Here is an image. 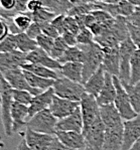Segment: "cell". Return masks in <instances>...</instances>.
Wrapping results in <instances>:
<instances>
[{
  "instance_id": "1",
  "label": "cell",
  "mask_w": 140,
  "mask_h": 150,
  "mask_svg": "<svg viewBox=\"0 0 140 150\" xmlns=\"http://www.w3.org/2000/svg\"><path fill=\"white\" fill-rule=\"evenodd\" d=\"M130 36L129 30H128V22L125 17L119 16L115 18L114 24L111 28L105 31L102 35L96 36L95 42L101 45L104 48H112L117 47L120 43Z\"/></svg>"
},
{
  "instance_id": "2",
  "label": "cell",
  "mask_w": 140,
  "mask_h": 150,
  "mask_svg": "<svg viewBox=\"0 0 140 150\" xmlns=\"http://www.w3.org/2000/svg\"><path fill=\"white\" fill-rule=\"evenodd\" d=\"M80 47L85 52V61L84 70H83V78H84V84L92 77L99 69L102 67L103 59H104V50L101 45L97 42H93L88 45H80Z\"/></svg>"
},
{
  "instance_id": "3",
  "label": "cell",
  "mask_w": 140,
  "mask_h": 150,
  "mask_svg": "<svg viewBox=\"0 0 140 150\" xmlns=\"http://www.w3.org/2000/svg\"><path fill=\"white\" fill-rule=\"evenodd\" d=\"M0 97H1V120L4 127V132L7 136H12L13 124L11 118V109L14 102L13 89L2 76L0 79Z\"/></svg>"
},
{
  "instance_id": "4",
  "label": "cell",
  "mask_w": 140,
  "mask_h": 150,
  "mask_svg": "<svg viewBox=\"0 0 140 150\" xmlns=\"http://www.w3.org/2000/svg\"><path fill=\"white\" fill-rule=\"evenodd\" d=\"M52 88L56 96L74 102H81L83 97L86 94L84 85L71 81L65 77L56 80Z\"/></svg>"
},
{
  "instance_id": "5",
  "label": "cell",
  "mask_w": 140,
  "mask_h": 150,
  "mask_svg": "<svg viewBox=\"0 0 140 150\" xmlns=\"http://www.w3.org/2000/svg\"><path fill=\"white\" fill-rule=\"evenodd\" d=\"M113 81L116 87V98L114 101V105L122 117L123 121H128L135 118L138 114L133 108L130 97L124 88L121 80L116 76H113Z\"/></svg>"
},
{
  "instance_id": "6",
  "label": "cell",
  "mask_w": 140,
  "mask_h": 150,
  "mask_svg": "<svg viewBox=\"0 0 140 150\" xmlns=\"http://www.w3.org/2000/svg\"><path fill=\"white\" fill-rule=\"evenodd\" d=\"M58 121L49 109H45L28 120L27 128L43 134L56 135Z\"/></svg>"
},
{
  "instance_id": "7",
  "label": "cell",
  "mask_w": 140,
  "mask_h": 150,
  "mask_svg": "<svg viewBox=\"0 0 140 150\" xmlns=\"http://www.w3.org/2000/svg\"><path fill=\"white\" fill-rule=\"evenodd\" d=\"M137 50L136 45L132 41L131 38H126L119 45V52H120V71H119V79L123 83H130V74H131V62L132 55Z\"/></svg>"
},
{
  "instance_id": "8",
  "label": "cell",
  "mask_w": 140,
  "mask_h": 150,
  "mask_svg": "<svg viewBox=\"0 0 140 150\" xmlns=\"http://www.w3.org/2000/svg\"><path fill=\"white\" fill-rule=\"evenodd\" d=\"M80 108L84 121V129L89 128L101 118L100 106L97 102V99L90 94L86 93L84 95L80 102Z\"/></svg>"
},
{
  "instance_id": "9",
  "label": "cell",
  "mask_w": 140,
  "mask_h": 150,
  "mask_svg": "<svg viewBox=\"0 0 140 150\" xmlns=\"http://www.w3.org/2000/svg\"><path fill=\"white\" fill-rule=\"evenodd\" d=\"M1 76L8 82V84L14 90H22L31 93L33 96L40 95L42 91L37 89H33L30 85L27 83L26 78L24 76L22 69H16V70H0Z\"/></svg>"
},
{
  "instance_id": "10",
  "label": "cell",
  "mask_w": 140,
  "mask_h": 150,
  "mask_svg": "<svg viewBox=\"0 0 140 150\" xmlns=\"http://www.w3.org/2000/svg\"><path fill=\"white\" fill-rule=\"evenodd\" d=\"M105 132H106V128L101 118L89 128L84 129L83 135L86 139L87 147L92 150H103Z\"/></svg>"
},
{
  "instance_id": "11",
  "label": "cell",
  "mask_w": 140,
  "mask_h": 150,
  "mask_svg": "<svg viewBox=\"0 0 140 150\" xmlns=\"http://www.w3.org/2000/svg\"><path fill=\"white\" fill-rule=\"evenodd\" d=\"M11 118H12L13 124V133H19L21 135H24L29 120L28 106L13 102L12 109H11Z\"/></svg>"
},
{
  "instance_id": "12",
  "label": "cell",
  "mask_w": 140,
  "mask_h": 150,
  "mask_svg": "<svg viewBox=\"0 0 140 150\" xmlns=\"http://www.w3.org/2000/svg\"><path fill=\"white\" fill-rule=\"evenodd\" d=\"M79 107L80 102L66 100V99L59 98V97L54 95L49 109L57 119L61 120L72 115Z\"/></svg>"
},
{
  "instance_id": "13",
  "label": "cell",
  "mask_w": 140,
  "mask_h": 150,
  "mask_svg": "<svg viewBox=\"0 0 140 150\" xmlns=\"http://www.w3.org/2000/svg\"><path fill=\"white\" fill-rule=\"evenodd\" d=\"M124 141L122 150H130L140 137V113L135 118L124 121Z\"/></svg>"
},
{
  "instance_id": "14",
  "label": "cell",
  "mask_w": 140,
  "mask_h": 150,
  "mask_svg": "<svg viewBox=\"0 0 140 150\" xmlns=\"http://www.w3.org/2000/svg\"><path fill=\"white\" fill-rule=\"evenodd\" d=\"M56 135L43 134V133L35 132L29 128H26L23 138L27 145L34 150H47L52 144Z\"/></svg>"
},
{
  "instance_id": "15",
  "label": "cell",
  "mask_w": 140,
  "mask_h": 150,
  "mask_svg": "<svg viewBox=\"0 0 140 150\" xmlns=\"http://www.w3.org/2000/svg\"><path fill=\"white\" fill-rule=\"evenodd\" d=\"M26 54L14 50V52L0 54V70H16L22 69L26 62Z\"/></svg>"
},
{
  "instance_id": "16",
  "label": "cell",
  "mask_w": 140,
  "mask_h": 150,
  "mask_svg": "<svg viewBox=\"0 0 140 150\" xmlns=\"http://www.w3.org/2000/svg\"><path fill=\"white\" fill-rule=\"evenodd\" d=\"M26 62L29 64H38L41 66H45L49 69L54 71H59L62 68V64L59 61L52 59L49 54L45 52L41 48H36L35 50L29 52L26 55Z\"/></svg>"
},
{
  "instance_id": "17",
  "label": "cell",
  "mask_w": 140,
  "mask_h": 150,
  "mask_svg": "<svg viewBox=\"0 0 140 150\" xmlns=\"http://www.w3.org/2000/svg\"><path fill=\"white\" fill-rule=\"evenodd\" d=\"M104 59H103L102 67L106 73L111 74L112 76L119 77L120 71V52L119 47L112 48H104Z\"/></svg>"
},
{
  "instance_id": "18",
  "label": "cell",
  "mask_w": 140,
  "mask_h": 150,
  "mask_svg": "<svg viewBox=\"0 0 140 150\" xmlns=\"http://www.w3.org/2000/svg\"><path fill=\"white\" fill-rule=\"evenodd\" d=\"M54 88L43 91L42 93H40V95H36L33 98L30 105L28 106L29 110V119L31 117H33L34 115H36L37 113L41 112V111L49 109L50 104L52 102V99L54 97Z\"/></svg>"
},
{
  "instance_id": "19",
  "label": "cell",
  "mask_w": 140,
  "mask_h": 150,
  "mask_svg": "<svg viewBox=\"0 0 140 150\" xmlns=\"http://www.w3.org/2000/svg\"><path fill=\"white\" fill-rule=\"evenodd\" d=\"M83 130H84V121L80 107L72 115L59 120L57 124V131H75L83 133Z\"/></svg>"
},
{
  "instance_id": "20",
  "label": "cell",
  "mask_w": 140,
  "mask_h": 150,
  "mask_svg": "<svg viewBox=\"0 0 140 150\" xmlns=\"http://www.w3.org/2000/svg\"><path fill=\"white\" fill-rule=\"evenodd\" d=\"M124 124L114 128H107L103 150H122L124 141Z\"/></svg>"
},
{
  "instance_id": "21",
  "label": "cell",
  "mask_w": 140,
  "mask_h": 150,
  "mask_svg": "<svg viewBox=\"0 0 140 150\" xmlns=\"http://www.w3.org/2000/svg\"><path fill=\"white\" fill-rule=\"evenodd\" d=\"M56 136L59 141L69 148L80 150L87 147L86 139L83 133L75 131H57Z\"/></svg>"
},
{
  "instance_id": "22",
  "label": "cell",
  "mask_w": 140,
  "mask_h": 150,
  "mask_svg": "<svg viewBox=\"0 0 140 150\" xmlns=\"http://www.w3.org/2000/svg\"><path fill=\"white\" fill-rule=\"evenodd\" d=\"M100 116L101 120L104 123L105 128H114L124 124V121L119 114L118 110L114 104H110L106 106L100 107Z\"/></svg>"
},
{
  "instance_id": "23",
  "label": "cell",
  "mask_w": 140,
  "mask_h": 150,
  "mask_svg": "<svg viewBox=\"0 0 140 150\" xmlns=\"http://www.w3.org/2000/svg\"><path fill=\"white\" fill-rule=\"evenodd\" d=\"M116 98V87L113 81V76L109 73L105 74V85L99 96L97 97V102L99 106H106L114 104Z\"/></svg>"
},
{
  "instance_id": "24",
  "label": "cell",
  "mask_w": 140,
  "mask_h": 150,
  "mask_svg": "<svg viewBox=\"0 0 140 150\" xmlns=\"http://www.w3.org/2000/svg\"><path fill=\"white\" fill-rule=\"evenodd\" d=\"M105 74L106 71H104L103 67H101L92 77L89 78V80L84 84L87 94H90L96 98L99 96L100 92L102 91L105 85Z\"/></svg>"
},
{
  "instance_id": "25",
  "label": "cell",
  "mask_w": 140,
  "mask_h": 150,
  "mask_svg": "<svg viewBox=\"0 0 140 150\" xmlns=\"http://www.w3.org/2000/svg\"><path fill=\"white\" fill-rule=\"evenodd\" d=\"M83 70H84V64L82 63H66L62 64L59 73L66 79L84 85Z\"/></svg>"
},
{
  "instance_id": "26",
  "label": "cell",
  "mask_w": 140,
  "mask_h": 150,
  "mask_svg": "<svg viewBox=\"0 0 140 150\" xmlns=\"http://www.w3.org/2000/svg\"><path fill=\"white\" fill-rule=\"evenodd\" d=\"M22 70L28 71L30 73L34 74V75L38 76L41 78H45V79H52V80H58L62 78L63 76L61 75L59 71H54L52 69H49L45 66H41L38 64H25L22 67Z\"/></svg>"
},
{
  "instance_id": "27",
  "label": "cell",
  "mask_w": 140,
  "mask_h": 150,
  "mask_svg": "<svg viewBox=\"0 0 140 150\" xmlns=\"http://www.w3.org/2000/svg\"><path fill=\"white\" fill-rule=\"evenodd\" d=\"M24 76L26 78V81L30 87H33V89H37L40 90V91H47V90L50 89V88L54 87V82L56 80H52V79H45V78H41L38 77V76L34 75V74L30 73L28 71H25L23 70Z\"/></svg>"
},
{
  "instance_id": "28",
  "label": "cell",
  "mask_w": 140,
  "mask_h": 150,
  "mask_svg": "<svg viewBox=\"0 0 140 150\" xmlns=\"http://www.w3.org/2000/svg\"><path fill=\"white\" fill-rule=\"evenodd\" d=\"M85 52L79 45L69 47L63 57L59 59L62 64L66 63H84Z\"/></svg>"
},
{
  "instance_id": "29",
  "label": "cell",
  "mask_w": 140,
  "mask_h": 150,
  "mask_svg": "<svg viewBox=\"0 0 140 150\" xmlns=\"http://www.w3.org/2000/svg\"><path fill=\"white\" fill-rule=\"evenodd\" d=\"M15 40H16L17 50L26 54L35 50L36 48H38L36 40L30 38L25 32L15 34Z\"/></svg>"
},
{
  "instance_id": "30",
  "label": "cell",
  "mask_w": 140,
  "mask_h": 150,
  "mask_svg": "<svg viewBox=\"0 0 140 150\" xmlns=\"http://www.w3.org/2000/svg\"><path fill=\"white\" fill-rule=\"evenodd\" d=\"M11 20H12L13 24L17 27V29L20 32H25L33 22V13L28 12V11L17 13Z\"/></svg>"
},
{
  "instance_id": "31",
  "label": "cell",
  "mask_w": 140,
  "mask_h": 150,
  "mask_svg": "<svg viewBox=\"0 0 140 150\" xmlns=\"http://www.w3.org/2000/svg\"><path fill=\"white\" fill-rule=\"evenodd\" d=\"M122 84L130 97L133 108L136 111L137 114H139L140 113V82L135 85H130L123 82Z\"/></svg>"
},
{
  "instance_id": "32",
  "label": "cell",
  "mask_w": 140,
  "mask_h": 150,
  "mask_svg": "<svg viewBox=\"0 0 140 150\" xmlns=\"http://www.w3.org/2000/svg\"><path fill=\"white\" fill-rule=\"evenodd\" d=\"M131 74H130V85H135L140 82V50H136L132 55L131 62Z\"/></svg>"
},
{
  "instance_id": "33",
  "label": "cell",
  "mask_w": 140,
  "mask_h": 150,
  "mask_svg": "<svg viewBox=\"0 0 140 150\" xmlns=\"http://www.w3.org/2000/svg\"><path fill=\"white\" fill-rule=\"evenodd\" d=\"M58 15L59 14H57L56 12H54L50 9L47 7H42L38 11L33 13V19L34 22L42 24V23H47V22H52Z\"/></svg>"
},
{
  "instance_id": "34",
  "label": "cell",
  "mask_w": 140,
  "mask_h": 150,
  "mask_svg": "<svg viewBox=\"0 0 140 150\" xmlns=\"http://www.w3.org/2000/svg\"><path fill=\"white\" fill-rule=\"evenodd\" d=\"M68 47H69V45L66 43L63 36L62 35L59 36L58 38L54 40V47H52V52H50V57H52V59L59 61L66 52V50H68Z\"/></svg>"
},
{
  "instance_id": "35",
  "label": "cell",
  "mask_w": 140,
  "mask_h": 150,
  "mask_svg": "<svg viewBox=\"0 0 140 150\" xmlns=\"http://www.w3.org/2000/svg\"><path fill=\"white\" fill-rule=\"evenodd\" d=\"M16 50H17V45H16V40H15V34L10 33L3 40L0 41V52L1 54L14 52Z\"/></svg>"
},
{
  "instance_id": "36",
  "label": "cell",
  "mask_w": 140,
  "mask_h": 150,
  "mask_svg": "<svg viewBox=\"0 0 140 150\" xmlns=\"http://www.w3.org/2000/svg\"><path fill=\"white\" fill-rule=\"evenodd\" d=\"M33 95L27 91H22V90H14L13 89V100L14 102H17L22 105L29 106L33 101Z\"/></svg>"
},
{
  "instance_id": "37",
  "label": "cell",
  "mask_w": 140,
  "mask_h": 150,
  "mask_svg": "<svg viewBox=\"0 0 140 150\" xmlns=\"http://www.w3.org/2000/svg\"><path fill=\"white\" fill-rule=\"evenodd\" d=\"M78 45H88L95 42V35L91 31L90 28H83L80 30L77 35Z\"/></svg>"
},
{
  "instance_id": "38",
  "label": "cell",
  "mask_w": 140,
  "mask_h": 150,
  "mask_svg": "<svg viewBox=\"0 0 140 150\" xmlns=\"http://www.w3.org/2000/svg\"><path fill=\"white\" fill-rule=\"evenodd\" d=\"M35 40H36V42H37L38 47L50 54V52H52V47H54V38H49V36L42 33V34H40Z\"/></svg>"
},
{
  "instance_id": "39",
  "label": "cell",
  "mask_w": 140,
  "mask_h": 150,
  "mask_svg": "<svg viewBox=\"0 0 140 150\" xmlns=\"http://www.w3.org/2000/svg\"><path fill=\"white\" fill-rule=\"evenodd\" d=\"M65 29H66V32H71V33H74L76 35H78L80 30H81L77 20H76V18L73 17V16H69V15H66V18H65Z\"/></svg>"
},
{
  "instance_id": "40",
  "label": "cell",
  "mask_w": 140,
  "mask_h": 150,
  "mask_svg": "<svg viewBox=\"0 0 140 150\" xmlns=\"http://www.w3.org/2000/svg\"><path fill=\"white\" fill-rule=\"evenodd\" d=\"M43 6L52 10L57 14H63L62 11V0H40Z\"/></svg>"
},
{
  "instance_id": "41",
  "label": "cell",
  "mask_w": 140,
  "mask_h": 150,
  "mask_svg": "<svg viewBox=\"0 0 140 150\" xmlns=\"http://www.w3.org/2000/svg\"><path fill=\"white\" fill-rule=\"evenodd\" d=\"M128 30H129L130 38L136 45L137 50H140V27L128 23Z\"/></svg>"
},
{
  "instance_id": "42",
  "label": "cell",
  "mask_w": 140,
  "mask_h": 150,
  "mask_svg": "<svg viewBox=\"0 0 140 150\" xmlns=\"http://www.w3.org/2000/svg\"><path fill=\"white\" fill-rule=\"evenodd\" d=\"M41 25V29H42V33L45 34V35L49 36V38H58L59 36H61L59 32L58 31V29L52 25V22H47V23H42Z\"/></svg>"
},
{
  "instance_id": "43",
  "label": "cell",
  "mask_w": 140,
  "mask_h": 150,
  "mask_svg": "<svg viewBox=\"0 0 140 150\" xmlns=\"http://www.w3.org/2000/svg\"><path fill=\"white\" fill-rule=\"evenodd\" d=\"M25 33H26L30 38H33V40H36L40 34H42L41 25L40 23H37V22L33 21L30 26L28 27V29L25 31Z\"/></svg>"
},
{
  "instance_id": "44",
  "label": "cell",
  "mask_w": 140,
  "mask_h": 150,
  "mask_svg": "<svg viewBox=\"0 0 140 150\" xmlns=\"http://www.w3.org/2000/svg\"><path fill=\"white\" fill-rule=\"evenodd\" d=\"M66 14H59L54 18V20L52 21V25L58 29V31L59 32L61 35H63L64 33L66 32V29H65V18H66Z\"/></svg>"
},
{
  "instance_id": "45",
  "label": "cell",
  "mask_w": 140,
  "mask_h": 150,
  "mask_svg": "<svg viewBox=\"0 0 140 150\" xmlns=\"http://www.w3.org/2000/svg\"><path fill=\"white\" fill-rule=\"evenodd\" d=\"M126 20H127L128 23H131L132 25L140 27V8L138 6H136L135 11L129 16V17L126 18Z\"/></svg>"
},
{
  "instance_id": "46",
  "label": "cell",
  "mask_w": 140,
  "mask_h": 150,
  "mask_svg": "<svg viewBox=\"0 0 140 150\" xmlns=\"http://www.w3.org/2000/svg\"><path fill=\"white\" fill-rule=\"evenodd\" d=\"M0 6H1L2 10L15 11V8H16V0H0Z\"/></svg>"
},
{
  "instance_id": "47",
  "label": "cell",
  "mask_w": 140,
  "mask_h": 150,
  "mask_svg": "<svg viewBox=\"0 0 140 150\" xmlns=\"http://www.w3.org/2000/svg\"><path fill=\"white\" fill-rule=\"evenodd\" d=\"M42 7H45V6H43L42 2L40 0H29L28 3H27V11L31 13L36 12Z\"/></svg>"
},
{
  "instance_id": "48",
  "label": "cell",
  "mask_w": 140,
  "mask_h": 150,
  "mask_svg": "<svg viewBox=\"0 0 140 150\" xmlns=\"http://www.w3.org/2000/svg\"><path fill=\"white\" fill-rule=\"evenodd\" d=\"M47 150H76V149H72V148L66 147V145H64L63 143L59 141L57 136H54V140H52V144L49 145V147Z\"/></svg>"
},
{
  "instance_id": "49",
  "label": "cell",
  "mask_w": 140,
  "mask_h": 150,
  "mask_svg": "<svg viewBox=\"0 0 140 150\" xmlns=\"http://www.w3.org/2000/svg\"><path fill=\"white\" fill-rule=\"evenodd\" d=\"M65 40L66 43L69 47H75L78 45V40H77V35L74 33H71V32H66L62 35Z\"/></svg>"
},
{
  "instance_id": "50",
  "label": "cell",
  "mask_w": 140,
  "mask_h": 150,
  "mask_svg": "<svg viewBox=\"0 0 140 150\" xmlns=\"http://www.w3.org/2000/svg\"><path fill=\"white\" fill-rule=\"evenodd\" d=\"M1 29H2V32H1V35H0V41L3 40L6 36H8L10 34V29H9V25H8V22L6 21L5 19L1 18Z\"/></svg>"
},
{
  "instance_id": "51",
  "label": "cell",
  "mask_w": 140,
  "mask_h": 150,
  "mask_svg": "<svg viewBox=\"0 0 140 150\" xmlns=\"http://www.w3.org/2000/svg\"><path fill=\"white\" fill-rule=\"evenodd\" d=\"M28 1L29 0H16V8H15V11H16L17 13L26 12Z\"/></svg>"
},
{
  "instance_id": "52",
  "label": "cell",
  "mask_w": 140,
  "mask_h": 150,
  "mask_svg": "<svg viewBox=\"0 0 140 150\" xmlns=\"http://www.w3.org/2000/svg\"><path fill=\"white\" fill-rule=\"evenodd\" d=\"M16 150H34L33 148H30V147L27 145L26 141H25V139L23 138V139L21 140V141L19 142V144L17 145V148Z\"/></svg>"
},
{
  "instance_id": "53",
  "label": "cell",
  "mask_w": 140,
  "mask_h": 150,
  "mask_svg": "<svg viewBox=\"0 0 140 150\" xmlns=\"http://www.w3.org/2000/svg\"><path fill=\"white\" fill-rule=\"evenodd\" d=\"M130 150H140V137H139V139L134 143V145H133L132 148Z\"/></svg>"
},
{
  "instance_id": "54",
  "label": "cell",
  "mask_w": 140,
  "mask_h": 150,
  "mask_svg": "<svg viewBox=\"0 0 140 150\" xmlns=\"http://www.w3.org/2000/svg\"><path fill=\"white\" fill-rule=\"evenodd\" d=\"M123 1V0H106L104 3H108V4H117L119 2Z\"/></svg>"
},
{
  "instance_id": "55",
  "label": "cell",
  "mask_w": 140,
  "mask_h": 150,
  "mask_svg": "<svg viewBox=\"0 0 140 150\" xmlns=\"http://www.w3.org/2000/svg\"><path fill=\"white\" fill-rule=\"evenodd\" d=\"M80 150H92V149H90V148H89V147H85V148L80 149Z\"/></svg>"
},
{
  "instance_id": "56",
  "label": "cell",
  "mask_w": 140,
  "mask_h": 150,
  "mask_svg": "<svg viewBox=\"0 0 140 150\" xmlns=\"http://www.w3.org/2000/svg\"><path fill=\"white\" fill-rule=\"evenodd\" d=\"M106 0H97V2H105Z\"/></svg>"
},
{
  "instance_id": "57",
  "label": "cell",
  "mask_w": 140,
  "mask_h": 150,
  "mask_svg": "<svg viewBox=\"0 0 140 150\" xmlns=\"http://www.w3.org/2000/svg\"><path fill=\"white\" fill-rule=\"evenodd\" d=\"M138 7H139V8H140V5H139V6H138Z\"/></svg>"
}]
</instances>
